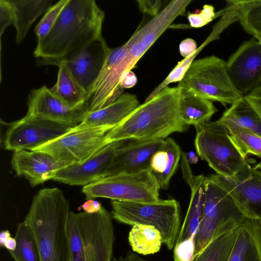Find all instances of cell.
I'll list each match as a JSON object with an SVG mask.
<instances>
[{
    "mask_svg": "<svg viewBox=\"0 0 261 261\" xmlns=\"http://www.w3.org/2000/svg\"><path fill=\"white\" fill-rule=\"evenodd\" d=\"M181 92L178 86H167L140 105L107 133L108 144L130 139H165L173 133L186 132L189 126L181 116Z\"/></svg>",
    "mask_w": 261,
    "mask_h": 261,
    "instance_id": "obj_1",
    "label": "cell"
},
{
    "mask_svg": "<svg viewBox=\"0 0 261 261\" xmlns=\"http://www.w3.org/2000/svg\"><path fill=\"white\" fill-rule=\"evenodd\" d=\"M105 12L93 0H68L56 23L37 42L35 57L61 60L102 36Z\"/></svg>",
    "mask_w": 261,
    "mask_h": 261,
    "instance_id": "obj_2",
    "label": "cell"
},
{
    "mask_svg": "<svg viewBox=\"0 0 261 261\" xmlns=\"http://www.w3.org/2000/svg\"><path fill=\"white\" fill-rule=\"evenodd\" d=\"M70 212L59 188L43 189L34 196L24 220L35 236L40 261H71L67 231Z\"/></svg>",
    "mask_w": 261,
    "mask_h": 261,
    "instance_id": "obj_3",
    "label": "cell"
},
{
    "mask_svg": "<svg viewBox=\"0 0 261 261\" xmlns=\"http://www.w3.org/2000/svg\"><path fill=\"white\" fill-rule=\"evenodd\" d=\"M111 214L117 222L129 225L140 224L154 226L160 232L163 243L174 248L181 227V210L174 199L150 202L112 200Z\"/></svg>",
    "mask_w": 261,
    "mask_h": 261,
    "instance_id": "obj_4",
    "label": "cell"
},
{
    "mask_svg": "<svg viewBox=\"0 0 261 261\" xmlns=\"http://www.w3.org/2000/svg\"><path fill=\"white\" fill-rule=\"evenodd\" d=\"M248 217H251L211 175L207 177L204 211L194 255L213 240L237 229Z\"/></svg>",
    "mask_w": 261,
    "mask_h": 261,
    "instance_id": "obj_5",
    "label": "cell"
},
{
    "mask_svg": "<svg viewBox=\"0 0 261 261\" xmlns=\"http://www.w3.org/2000/svg\"><path fill=\"white\" fill-rule=\"evenodd\" d=\"M177 86L224 105H231L243 97L230 77L226 62L215 56L194 60Z\"/></svg>",
    "mask_w": 261,
    "mask_h": 261,
    "instance_id": "obj_6",
    "label": "cell"
},
{
    "mask_svg": "<svg viewBox=\"0 0 261 261\" xmlns=\"http://www.w3.org/2000/svg\"><path fill=\"white\" fill-rule=\"evenodd\" d=\"M160 190L149 168L106 176L83 186L82 192L87 200L101 197L122 202H150L159 199Z\"/></svg>",
    "mask_w": 261,
    "mask_h": 261,
    "instance_id": "obj_7",
    "label": "cell"
},
{
    "mask_svg": "<svg viewBox=\"0 0 261 261\" xmlns=\"http://www.w3.org/2000/svg\"><path fill=\"white\" fill-rule=\"evenodd\" d=\"M196 129V151L217 174L232 177L248 163L224 125L216 121Z\"/></svg>",
    "mask_w": 261,
    "mask_h": 261,
    "instance_id": "obj_8",
    "label": "cell"
},
{
    "mask_svg": "<svg viewBox=\"0 0 261 261\" xmlns=\"http://www.w3.org/2000/svg\"><path fill=\"white\" fill-rule=\"evenodd\" d=\"M113 128L103 127L67 133L33 151L46 152L67 166L80 163L108 145L107 134Z\"/></svg>",
    "mask_w": 261,
    "mask_h": 261,
    "instance_id": "obj_9",
    "label": "cell"
},
{
    "mask_svg": "<svg viewBox=\"0 0 261 261\" xmlns=\"http://www.w3.org/2000/svg\"><path fill=\"white\" fill-rule=\"evenodd\" d=\"M85 261H112L115 242L112 217L102 206L94 213H76Z\"/></svg>",
    "mask_w": 261,
    "mask_h": 261,
    "instance_id": "obj_10",
    "label": "cell"
},
{
    "mask_svg": "<svg viewBox=\"0 0 261 261\" xmlns=\"http://www.w3.org/2000/svg\"><path fill=\"white\" fill-rule=\"evenodd\" d=\"M72 127L60 123L25 115L12 123L4 140L6 149H35L67 133Z\"/></svg>",
    "mask_w": 261,
    "mask_h": 261,
    "instance_id": "obj_11",
    "label": "cell"
},
{
    "mask_svg": "<svg viewBox=\"0 0 261 261\" xmlns=\"http://www.w3.org/2000/svg\"><path fill=\"white\" fill-rule=\"evenodd\" d=\"M102 36L74 54L61 60L40 59L38 65L63 63L88 96L96 82L110 51Z\"/></svg>",
    "mask_w": 261,
    "mask_h": 261,
    "instance_id": "obj_12",
    "label": "cell"
},
{
    "mask_svg": "<svg viewBox=\"0 0 261 261\" xmlns=\"http://www.w3.org/2000/svg\"><path fill=\"white\" fill-rule=\"evenodd\" d=\"M27 116L60 123L71 127L80 123L88 113V102L72 107L46 86L32 90L29 96Z\"/></svg>",
    "mask_w": 261,
    "mask_h": 261,
    "instance_id": "obj_13",
    "label": "cell"
},
{
    "mask_svg": "<svg viewBox=\"0 0 261 261\" xmlns=\"http://www.w3.org/2000/svg\"><path fill=\"white\" fill-rule=\"evenodd\" d=\"M226 65L235 88L244 96L261 84V42L255 38L244 42Z\"/></svg>",
    "mask_w": 261,
    "mask_h": 261,
    "instance_id": "obj_14",
    "label": "cell"
},
{
    "mask_svg": "<svg viewBox=\"0 0 261 261\" xmlns=\"http://www.w3.org/2000/svg\"><path fill=\"white\" fill-rule=\"evenodd\" d=\"M251 217H261V172L247 163L230 177L211 174Z\"/></svg>",
    "mask_w": 261,
    "mask_h": 261,
    "instance_id": "obj_15",
    "label": "cell"
},
{
    "mask_svg": "<svg viewBox=\"0 0 261 261\" xmlns=\"http://www.w3.org/2000/svg\"><path fill=\"white\" fill-rule=\"evenodd\" d=\"M123 141L111 143L83 162L60 169L53 180L71 186H85L107 176L115 151Z\"/></svg>",
    "mask_w": 261,
    "mask_h": 261,
    "instance_id": "obj_16",
    "label": "cell"
},
{
    "mask_svg": "<svg viewBox=\"0 0 261 261\" xmlns=\"http://www.w3.org/2000/svg\"><path fill=\"white\" fill-rule=\"evenodd\" d=\"M164 143L165 139L124 140L115 151L107 176L149 169L152 156Z\"/></svg>",
    "mask_w": 261,
    "mask_h": 261,
    "instance_id": "obj_17",
    "label": "cell"
},
{
    "mask_svg": "<svg viewBox=\"0 0 261 261\" xmlns=\"http://www.w3.org/2000/svg\"><path fill=\"white\" fill-rule=\"evenodd\" d=\"M11 165L16 174L27 179L32 187L53 179L60 169L67 166L46 152L27 150L14 151Z\"/></svg>",
    "mask_w": 261,
    "mask_h": 261,
    "instance_id": "obj_18",
    "label": "cell"
},
{
    "mask_svg": "<svg viewBox=\"0 0 261 261\" xmlns=\"http://www.w3.org/2000/svg\"><path fill=\"white\" fill-rule=\"evenodd\" d=\"M139 105L135 95L123 93L109 105L88 112L83 121L67 133L103 127L114 128Z\"/></svg>",
    "mask_w": 261,
    "mask_h": 261,
    "instance_id": "obj_19",
    "label": "cell"
},
{
    "mask_svg": "<svg viewBox=\"0 0 261 261\" xmlns=\"http://www.w3.org/2000/svg\"><path fill=\"white\" fill-rule=\"evenodd\" d=\"M228 261H261V227L257 218H247L238 228Z\"/></svg>",
    "mask_w": 261,
    "mask_h": 261,
    "instance_id": "obj_20",
    "label": "cell"
},
{
    "mask_svg": "<svg viewBox=\"0 0 261 261\" xmlns=\"http://www.w3.org/2000/svg\"><path fill=\"white\" fill-rule=\"evenodd\" d=\"M182 153L175 141L168 137L165 139L163 148L152 156L149 168L161 189L169 188L170 180L176 171Z\"/></svg>",
    "mask_w": 261,
    "mask_h": 261,
    "instance_id": "obj_21",
    "label": "cell"
},
{
    "mask_svg": "<svg viewBox=\"0 0 261 261\" xmlns=\"http://www.w3.org/2000/svg\"><path fill=\"white\" fill-rule=\"evenodd\" d=\"M206 180L207 177L202 174L195 177L190 187L189 205L176 243L187 239L193 234H197L203 214Z\"/></svg>",
    "mask_w": 261,
    "mask_h": 261,
    "instance_id": "obj_22",
    "label": "cell"
},
{
    "mask_svg": "<svg viewBox=\"0 0 261 261\" xmlns=\"http://www.w3.org/2000/svg\"><path fill=\"white\" fill-rule=\"evenodd\" d=\"M13 14V24L16 30V41L20 43L31 26L41 14L51 6L52 0H8Z\"/></svg>",
    "mask_w": 261,
    "mask_h": 261,
    "instance_id": "obj_23",
    "label": "cell"
},
{
    "mask_svg": "<svg viewBox=\"0 0 261 261\" xmlns=\"http://www.w3.org/2000/svg\"><path fill=\"white\" fill-rule=\"evenodd\" d=\"M180 111L184 122L196 128L210 122L217 110L212 101L182 90Z\"/></svg>",
    "mask_w": 261,
    "mask_h": 261,
    "instance_id": "obj_24",
    "label": "cell"
},
{
    "mask_svg": "<svg viewBox=\"0 0 261 261\" xmlns=\"http://www.w3.org/2000/svg\"><path fill=\"white\" fill-rule=\"evenodd\" d=\"M59 67L56 84L50 89L53 92L68 105L75 107L88 102L85 90L72 76L66 66L62 63Z\"/></svg>",
    "mask_w": 261,
    "mask_h": 261,
    "instance_id": "obj_25",
    "label": "cell"
},
{
    "mask_svg": "<svg viewBox=\"0 0 261 261\" xmlns=\"http://www.w3.org/2000/svg\"><path fill=\"white\" fill-rule=\"evenodd\" d=\"M128 240L133 251L142 255L158 252L163 243L161 234L156 228L140 224L132 226Z\"/></svg>",
    "mask_w": 261,
    "mask_h": 261,
    "instance_id": "obj_26",
    "label": "cell"
},
{
    "mask_svg": "<svg viewBox=\"0 0 261 261\" xmlns=\"http://www.w3.org/2000/svg\"><path fill=\"white\" fill-rule=\"evenodd\" d=\"M219 119L232 122L261 137V117L244 96L231 105Z\"/></svg>",
    "mask_w": 261,
    "mask_h": 261,
    "instance_id": "obj_27",
    "label": "cell"
},
{
    "mask_svg": "<svg viewBox=\"0 0 261 261\" xmlns=\"http://www.w3.org/2000/svg\"><path fill=\"white\" fill-rule=\"evenodd\" d=\"M14 238L15 249L8 252L15 261H40L36 240L25 220L18 224Z\"/></svg>",
    "mask_w": 261,
    "mask_h": 261,
    "instance_id": "obj_28",
    "label": "cell"
},
{
    "mask_svg": "<svg viewBox=\"0 0 261 261\" xmlns=\"http://www.w3.org/2000/svg\"><path fill=\"white\" fill-rule=\"evenodd\" d=\"M217 121L227 128L231 139L246 158L248 154L261 158L260 136L232 122L220 119Z\"/></svg>",
    "mask_w": 261,
    "mask_h": 261,
    "instance_id": "obj_29",
    "label": "cell"
},
{
    "mask_svg": "<svg viewBox=\"0 0 261 261\" xmlns=\"http://www.w3.org/2000/svg\"><path fill=\"white\" fill-rule=\"evenodd\" d=\"M237 233L238 228L213 240L192 261H228Z\"/></svg>",
    "mask_w": 261,
    "mask_h": 261,
    "instance_id": "obj_30",
    "label": "cell"
},
{
    "mask_svg": "<svg viewBox=\"0 0 261 261\" xmlns=\"http://www.w3.org/2000/svg\"><path fill=\"white\" fill-rule=\"evenodd\" d=\"M67 231L71 261H85L83 238L77 224L76 213L70 212Z\"/></svg>",
    "mask_w": 261,
    "mask_h": 261,
    "instance_id": "obj_31",
    "label": "cell"
},
{
    "mask_svg": "<svg viewBox=\"0 0 261 261\" xmlns=\"http://www.w3.org/2000/svg\"><path fill=\"white\" fill-rule=\"evenodd\" d=\"M68 0H61L51 6L35 28L37 42L43 39L50 32Z\"/></svg>",
    "mask_w": 261,
    "mask_h": 261,
    "instance_id": "obj_32",
    "label": "cell"
},
{
    "mask_svg": "<svg viewBox=\"0 0 261 261\" xmlns=\"http://www.w3.org/2000/svg\"><path fill=\"white\" fill-rule=\"evenodd\" d=\"M197 234H193L189 238L176 243L173 248L174 261H192L196 250Z\"/></svg>",
    "mask_w": 261,
    "mask_h": 261,
    "instance_id": "obj_33",
    "label": "cell"
},
{
    "mask_svg": "<svg viewBox=\"0 0 261 261\" xmlns=\"http://www.w3.org/2000/svg\"><path fill=\"white\" fill-rule=\"evenodd\" d=\"M216 16L214 7L210 5H205L201 10L194 13H188L187 17L190 25L192 28L202 27L212 21Z\"/></svg>",
    "mask_w": 261,
    "mask_h": 261,
    "instance_id": "obj_34",
    "label": "cell"
},
{
    "mask_svg": "<svg viewBox=\"0 0 261 261\" xmlns=\"http://www.w3.org/2000/svg\"><path fill=\"white\" fill-rule=\"evenodd\" d=\"M0 36L10 24L13 22V14L8 0H0Z\"/></svg>",
    "mask_w": 261,
    "mask_h": 261,
    "instance_id": "obj_35",
    "label": "cell"
},
{
    "mask_svg": "<svg viewBox=\"0 0 261 261\" xmlns=\"http://www.w3.org/2000/svg\"><path fill=\"white\" fill-rule=\"evenodd\" d=\"M137 3L143 13L154 17L159 13L162 2L160 0H138Z\"/></svg>",
    "mask_w": 261,
    "mask_h": 261,
    "instance_id": "obj_36",
    "label": "cell"
},
{
    "mask_svg": "<svg viewBox=\"0 0 261 261\" xmlns=\"http://www.w3.org/2000/svg\"><path fill=\"white\" fill-rule=\"evenodd\" d=\"M244 97L261 117V84Z\"/></svg>",
    "mask_w": 261,
    "mask_h": 261,
    "instance_id": "obj_37",
    "label": "cell"
},
{
    "mask_svg": "<svg viewBox=\"0 0 261 261\" xmlns=\"http://www.w3.org/2000/svg\"><path fill=\"white\" fill-rule=\"evenodd\" d=\"M179 48L181 56L186 58L196 52L197 44L194 39L188 38L180 42Z\"/></svg>",
    "mask_w": 261,
    "mask_h": 261,
    "instance_id": "obj_38",
    "label": "cell"
},
{
    "mask_svg": "<svg viewBox=\"0 0 261 261\" xmlns=\"http://www.w3.org/2000/svg\"><path fill=\"white\" fill-rule=\"evenodd\" d=\"M181 161V167L183 178L190 187L193 182L195 176L192 173L189 161L186 154L184 152L182 153Z\"/></svg>",
    "mask_w": 261,
    "mask_h": 261,
    "instance_id": "obj_39",
    "label": "cell"
},
{
    "mask_svg": "<svg viewBox=\"0 0 261 261\" xmlns=\"http://www.w3.org/2000/svg\"><path fill=\"white\" fill-rule=\"evenodd\" d=\"M102 205L98 201L93 199L87 200L81 207L87 213H94L100 210Z\"/></svg>",
    "mask_w": 261,
    "mask_h": 261,
    "instance_id": "obj_40",
    "label": "cell"
},
{
    "mask_svg": "<svg viewBox=\"0 0 261 261\" xmlns=\"http://www.w3.org/2000/svg\"><path fill=\"white\" fill-rule=\"evenodd\" d=\"M137 82V77L132 70L126 72L123 75L121 80V85L122 88H129L134 87Z\"/></svg>",
    "mask_w": 261,
    "mask_h": 261,
    "instance_id": "obj_41",
    "label": "cell"
},
{
    "mask_svg": "<svg viewBox=\"0 0 261 261\" xmlns=\"http://www.w3.org/2000/svg\"><path fill=\"white\" fill-rule=\"evenodd\" d=\"M112 261H149L141 257L136 253L128 251L122 256L113 257Z\"/></svg>",
    "mask_w": 261,
    "mask_h": 261,
    "instance_id": "obj_42",
    "label": "cell"
},
{
    "mask_svg": "<svg viewBox=\"0 0 261 261\" xmlns=\"http://www.w3.org/2000/svg\"><path fill=\"white\" fill-rule=\"evenodd\" d=\"M16 246V242L15 238L10 237L4 243V247L9 251L15 250Z\"/></svg>",
    "mask_w": 261,
    "mask_h": 261,
    "instance_id": "obj_43",
    "label": "cell"
},
{
    "mask_svg": "<svg viewBox=\"0 0 261 261\" xmlns=\"http://www.w3.org/2000/svg\"><path fill=\"white\" fill-rule=\"evenodd\" d=\"M11 237L8 230H3L0 233V245L4 247L5 242Z\"/></svg>",
    "mask_w": 261,
    "mask_h": 261,
    "instance_id": "obj_44",
    "label": "cell"
},
{
    "mask_svg": "<svg viewBox=\"0 0 261 261\" xmlns=\"http://www.w3.org/2000/svg\"><path fill=\"white\" fill-rule=\"evenodd\" d=\"M258 221H259V224H260V227H261V217L260 218H257Z\"/></svg>",
    "mask_w": 261,
    "mask_h": 261,
    "instance_id": "obj_45",
    "label": "cell"
},
{
    "mask_svg": "<svg viewBox=\"0 0 261 261\" xmlns=\"http://www.w3.org/2000/svg\"><path fill=\"white\" fill-rule=\"evenodd\" d=\"M259 40V41H260L261 42V39H259V40Z\"/></svg>",
    "mask_w": 261,
    "mask_h": 261,
    "instance_id": "obj_46",
    "label": "cell"
}]
</instances>
